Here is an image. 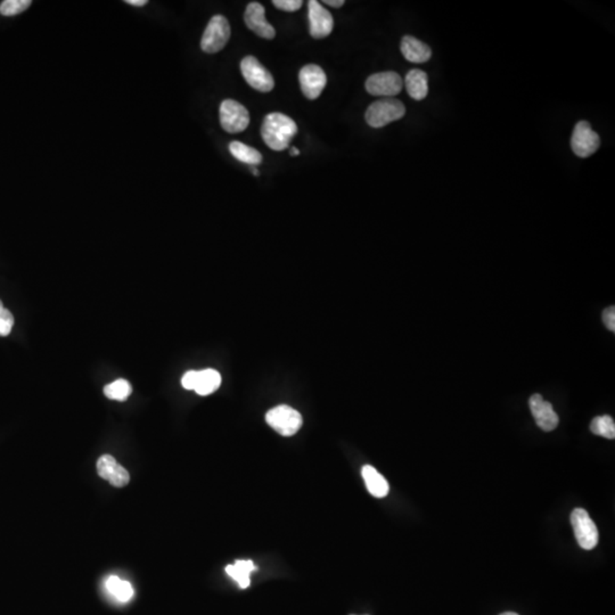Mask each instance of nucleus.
<instances>
[{
    "label": "nucleus",
    "instance_id": "nucleus-1",
    "mask_svg": "<svg viewBox=\"0 0 615 615\" xmlns=\"http://www.w3.org/2000/svg\"><path fill=\"white\" fill-rule=\"evenodd\" d=\"M298 132V125L293 119L282 113H270L263 120L261 136L268 147L282 152L289 147V143Z\"/></svg>",
    "mask_w": 615,
    "mask_h": 615
},
{
    "label": "nucleus",
    "instance_id": "nucleus-2",
    "mask_svg": "<svg viewBox=\"0 0 615 615\" xmlns=\"http://www.w3.org/2000/svg\"><path fill=\"white\" fill-rule=\"evenodd\" d=\"M405 114L406 108L402 101H398L396 98H382L370 105L365 119L370 127L382 128L391 122L404 118Z\"/></svg>",
    "mask_w": 615,
    "mask_h": 615
},
{
    "label": "nucleus",
    "instance_id": "nucleus-3",
    "mask_svg": "<svg viewBox=\"0 0 615 615\" xmlns=\"http://www.w3.org/2000/svg\"><path fill=\"white\" fill-rule=\"evenodd\" d=\"M266 420L268 425L282 437H292L301 429L303 423L301 413L286 405L270 409L267 413Z\"/></svg>",
    "mask_w": 615,
    "mask_h": 615
},
{
    "label": "nucleus",
    "instance_id": "nucleus-4",
    "mask_svg": "<svg viewBox=\"0 0 615 615\" xmlns=\"http://www.w3.org/2000/svg\"><path fill=\"white\" fill-rule=\"evenodd\" d=\"M230 25L225 16L215 15L203 34L201 48L204 53L215 54L222 51L230 38Z\"/></svg>",
    "mask_w": 615,
    "mask_h": 615
},
{
    "label": "nucleus",
    "instance_id": "nucleus-5",
    "mask_svg": "<svg viewBox=\"0 0 615 615\" xmlns=\"http://www.w3.org/2000/svg\"><path fill=\"white\" fill-rule=\"evenodd\" d=\"M571 524L579 546L586 551H592L599 540V529L592 521L588 511L583 508H575L571 513Z\"/></svg>",
    "mask_w": 615,
    "mask_h": 615
},
{
    "label": "nucleus",
    "instance_id": "nucleus-6",
    "mask_svg": "<svg viewBox=\"0 0 615 615\" xmlns=\"http://www.w3.org/2000/svg\"><path fill=\"white\" fill-rule=\"evenodd\" d=\"M219 115L222 129L229 134H239L249 127V111L244 108V105L234 99L222 101Z\"/></svg>",
    "mask_w": 615,
    "mask_h": 615
},
{
    "label": "nucleus",
    "instance_id": "nucleus-7",
    "mask_svg": "<svg viewBox=\"0 0 615 615\" xmlns=\"http://www.w3.org/2000/svg\"><path fill=\"white\" fill-rule=\"evenodd\" d=\"M241 71L246 82L256 91L269 93L275 87V81L272 73L253 56L243 58L241 62Z\"/></svg>",
    "mask_w": 615,
    "mask_h": 615
},
{
    "label": "nucleus",
    "instance_id": "nucleus-8",
    "mask_svg": "<svg viewBox=\"0 0 615 615\" xmlns=\"http://www.w3.org/2000/svg\"><path fill=\"white\" fill-rule=\"evenodd\" d=\"M599 146H601V138L597 132L592 130L589 122H578L571 137V148L573 153L579 158H589L595 154Z\"/></svg>",
    "mask_w": 615,
    "mask_h": 615
},
{
    "label": "nucleus",
    "instance_id": "nucleus-9",
    "mask_svg": "<svg viewBox=\"0 0 615 615\" xmlns=\"http://www.w3.org/2000/svg\"><path fill=\"white\" fill-rule=\"evenodd\" d=\"M366 91L373 96H396L402 91L404 81L399 74L394 71L380 72L370 75L366 81Z\"/></svg>",
    "mask_w": 615,
    "mask_h": 615
},
{
    "label": "nucleus",
    "instance_id": "nucleus-10",
    "mask_svg": "<svg viewBox=\"0 0 615 615\" xmlns=\"http://www.w3.org/2000/svg\"><path fill=\"white\" fill-rule=\"evenodd\" d=\"M300 86L308 99H317L326 87L327 77L323 69L315 64L303 67L299 73Z\"/></svg>",
    "mask_w": 615,
    "mask_h": 615
},
{
    "label": "nucleus",
    "instance_id": "nucleus-11",
    "mask_svg": "<svg viewBox=\"0 0 615 615\" xmlns=\"http://www.w3.org/2000/svg\"><path fill=\"white\" fill-rule=\"evenodd\" d=\"M308 12H309L308 15H309V30L311 37L315 39L328 37L334 27L332 14L317 0H310L308 3Z\"/></svg>",
    "mask_w": 615,
    "mask_h": 615
},
{
    "label": "nucleus",
    "instance_id": "nucleus-12",
    "mask_svg": "<svg viewBox=\"0 0 615 615\" xmlns=\"http://www.w3.org/2000/svg\"><path fill=\"white\" fill-rule=\"evenodd\" d=\"M244 21L250 30L263 39L272 40L276 37L275 27L266 20L265 7L260 3L253 1L246 7Z\"/></svg>",
    "mask_w": 615,
    "mask_h": 615
},
{
    "label": "nucleus",
    "instance_id": "nucleus-13",
    "mask_svg": "<svg viewBox=\"0 0 615 615\" xmlns=\"http://www.w3.org/2000/svg\"><path fill=\"white\" fill-rule=\"evenodd\" d=\"M97 473L101 479L108 481L113 487H123L130 481L129 472L119 464L111 455H103L97 461Z\"/></svg>",
    "mask_w": 615,
    "mask_h": 615
},
{
    "label": "nucleus",
    "instance_id": "nucleus-14",
    "mask_svg": "<svg viewBox=\"0 0 615 615\" xmlns=\"http://www.w3.org/2000/svg\"><path fill=\"white\" fill-rule=\"evenodd\" d=\"M529 405L535 423L542 431L551 432L557 427V413H555L553 405L544 400L540 394H533L529 400Z\"/></svg>",
    "mask_w": 615,
    "mask_h": 615
},
{
    "label": "nucleus",
    "instance_id": "nucleus-15",
    "mask_svg": "<svg viewBox=\"0 0 615 615\" xmlns=\"http://www.w3.org/2000/svg\"><path fill=\"white\" fill-rule=\"evenodd\" d=\"M400 48L404 58L411 63H425L432 56L431 48L413 36H405Z\"/></svg>",
    "mask_w": 615,
    "mask_h": 615
},
{
    "label": "nucleus",
    "instance_id": "nucleus-16",
    "mask_svg": "<svg viewBox=\"0 0 615 615\" xmlns=\"http://www.w3.org/2000/svg\"><path fill=\"white\" fill-rule=\"evenodd\" d=\"M405 84L410 97L415 101H422L429 94V77L424 71L410 70L405 79Z\"/></svg>",
    "mask_w": 615,
    "mask_h": 615
},
{
    "label": "nucleus",
    "instance_id": "nucleus-17",
    "mask_svg": "<svg viewBox=\"0 0 615 615\" xmlns=\"http://www.w3.org/2000/svg\"><path fill=\"white\" fill-rule=\"evenodd\" d=\"M361 474H363V481L366 484L367 490L370 491L372 496L376 498L387 497L390 491V487L383 475L377 472L376 468H374L370 465H365Z\"/></svg>",
    "mask_w": 615,
    "mask_h": 615
},
{
    "label": "nucleus",
    "instance_id": "nucleus-18",
    "mask_svg": "<svg viewBox=\"0 0 615 615\" xmlns=\"http://www.w3.org/2000/svg\"><path fill=\"white\" fill-rule=\"evenodd\" d=\"M256 566L252 561H244L239 559L234 564H230L226 568V572L230 578L234 579L239 583V588L246 589L251 583L250 575L253 571H256Z\"/></svg>",
    "mask_w": 615,
    "mask_h": 615
},
{
    "label": "nucleus",
    "instance_id": "nucleus-19",
    "mask_svg": "<svg viewBox=\"0 0 615 615\" xmlns=\"http://www.w3.org/2000/svg\"><path fill=\"white\" fill-rule=\"evenodd\" d=\"M220 384H221L220 374L217 370L208 368L199 372L194 391L200 396H208L218 390Z\"/></svg>",
    "mask_w": 615,
    "mask_h": 615
},
{
    "label": "nucleus",
    "instance_id": "nucleus-20",
    "mask_svg": "<svg viewBox=\"0 0 615 615\" xmlns=\"http://www.w3.org/2000/svg\"><path fill=\"white\" fill-rule=\"evenodd\" d=\"M229 151L236 160L246 163V165H258L263 163L261 153L256 148L250 147L241 141H232L229 144Z\"/></svg>",
    "mask_w": 615,
    "mask_h": 615
},
{
    "label": "nucleus",
    "instance_id": "nucleus-21",
    "mask_svg": "<svg viewBox=\"0 0 615 615\" xmlns=\"http://www.w3.org/2000/svg\"><path fill=\"white\" fill-rule=\"evenodd\" d=\"M105 586H106L108 592L114 596L115 599L120 601V602H129L132 599V596H134L132 586L128 581H123V580H121L119 577H115V575H111L106 580Z\"/></svg>",
    "mask_w": 615,
    "mask_h": 615
},
{
    "label": "nucleus",
    "instance_id": "nucleus-22",
    "mask_svg": "<svg viewBox=\"0 0 615 615\" xmlns=\"http://www.w3.org/2000/svg\"><path fill=\"white\" fill-rule=\"evenodd\" d=\"M132 394V384L128 381L120 378L110 383L104 387V394L108 399L117 401H125Z\"/></svg>",
    "mask_w": 615,
    "mask_h": 615
},
{
    "label": "nucleus",
    "instance_id": "nucleus-23",
    "mask_svg": "<svg viewBox=\"0 0 615 615\" xmlns=\"http://www.w3.org/2000/svg\"><path fill=\"white\" fill-rule=\"evenodd\" d=\"M590 431L596 435L613 440L615 437L614 420L612 417L607 415L595 417L590 424Z\"/></svg>",
    "mask_w": 615,
    "mask_h": 615
},
{
    "label": "nucleus",
    "instance_id": "nucleus-24",
    "mask_svg": "<svg viewBox=\"0 0 615 615\" xmlns=\"http://www.w3.org/2000/svg\"><path fill=\"white\" fill-rule=\"evenodd\" d=\"M30 0H5L0 3V14L3 16H14L30 7Z\"/></svg>",
    "mask_w": 615,
    "mask_h": 615
},
{
    "label": "nucleus",
    "instance_id": "nucleus-25",
    "mask_svg": "<svg viewBox=\"0 0 615 615\" xmlns=\"http://www.w3.org/2000/svg\"><path fill=\"white\" fill-rule=\"evenodd\" d=\"M14 317L0 301V337H8L13 330Z\"/></svg>",
    "mask_w": 615,
    "mask_h": 615
},
{
    "label": "nucleus",
    "instance_id": "nucleus-26",
    "mask_svg": "<svg viewBox=\"0 0 615 615\" xmlns=\"http://www.w3.org/2000/svg\"><path fill=\"white\" fill-rule=\"evenodd\" d=\"M276 8L284 12H296L302 7V0H274Z\"/></svg>",
    "mask_w": 615,
    "mask_h": 615
},
{
    "label": "nucleus",
    "instance_id": "nucleus-27",
    "mask_svg": "<svg viewBox=\"0 0 615 615\" xmlns=\"http://www.w3.org/2000/svg\"><path fill=\"white\" fill-rule=\"evenodd\" d=\"M197 376H199V372H196V370L187 372L182 378V387H185L186 390H194L196 382H197Z\"/></svg>",
    "mask_w": 615,
    "mask_h": 615
},
{
    "label": "nucleus",
    "instance_id": "nucleus-28",
    "mask_svg": "<svg viewBox=\"0 0 615 615\" xmlns=\"http://www.w3.org/2000/svg\"><path fill=\"white\" fill-rule=\"evenodd\" d=\"M603 320H604V324H605L606 327H607L611 332H615L614 306H610V308H607V309L604 311V313H603Z\"/></svg>",
    "mask_w": 615,
    "mask_h": 615
},
{
    "label": "nucleus",
    "instance_id": "nucleus-29",
    "mask_svg": "<svg viewBox=\"0 0 615 615\" xmlns=\"http://www.w3.org/2000/svg\"><path fill=\"white\" fill-rule=\"evenodd\" d=\"M324 3H326L328 6L334 7V8H340L344 5L343 0H325Z\"/></svg>",
    "mask_w": 615,
    "mask_h": 615
},
{
    "label": "nucleus",
    "instance_id": "nucleus-30",
    "mask_svg": "<svg viewBox=\"0 0 615 615\" xmlns=\"http://www.w3.org/2000/svg\"><path fill=\"white\" fill-rule=\"evenodd\" d=\"M125 3L132 5V6L141 7L147 3V0H125Z\"/></svg>",
    "mask_w": 615,
    "mask_h": 615
},
{
    "label": "nucleus",
    "instance_id": "nucleus-31",
    "mask_svg": "<svg viewBox=\"0 0 615 615\" xmlns=\"http://www.w3.org/2000/svg\"><path fill=\"white\" fill-rule=\"evenodd\" d=\"M289 154L292 155V156H296V155H300V151L296 147H292L291 151H289Z\"/></svg>",
    "mask_w": 615,
    "mask_h": 615
},
{
    "label": "nucleus",
    "instance_id": "nucleus-32",
    "mask_svg": "<svg viewBox=\"0 0 615 615\" xmlns=\"http://www.w3.org/2000/svg\"><path fill=\"white\" fill-rule=\"evenodd\" d=\"M501 615H518V613H514V612H505Z\"/></svg>",
    "mask_w": 615,
    "mask_h": 615
},
{
    "label": "nucleus",
    "instance_id": "nucleus-33",
    "mask_svg": "<svg viewBox=\"0 0 615 615\" xmlns=\"http://www.w3.org/2000/svg\"><path fill=\"white\" fill-rule=\"evenodd\" d=\"M253 173H254V175L256 176H259V171H258L256 169H253Z\"/></svg>",
    "mask_w": 615,
    "mask_h": 615
}]
</instances>
